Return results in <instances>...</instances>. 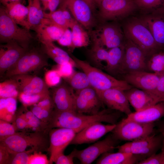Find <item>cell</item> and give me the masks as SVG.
<instances>
[{
	"label": "cell",
	"instance_id": "obj_1",
	"mask_svg": "<svg viewBox=\"0 0 164 164\" xmlns=\"http://www.w3.org/2000/svg\"><path fill=\"white\" fill-rule=\"evenodd\" d=\"M121 112L109 108L104 109L95 114H84L70 111H53L47 129L66 128L72 129L77 133L85 128L96 122H105L116 124L121 116Z\"/></svg>",
	"mask_w": 164,
	"mask_h": 164
},
{
	"label": "cell",
	"instance_id": "obj_2",
	"mask_svg": "<svg viewBox=\"0 0 164 164\" xmlns=\"http://www.w3.org/2000/svg\"><path fill=\"white\" fill-rule=\"evenodd\" d=\"M49 131H19L0 140V145L12 154L24 152H48L50 145Z\"/></svg>",
	"mask_w": 164,
	"mask_h": 164
},
{
	"label": "cell",
	"instance_id": "obj_3",
	"mask_svg": "<svg viewBox=\"0 0 164 164\" xmlns=\"http://www.w3.org/2000/svg\"><path fill=\"white\" fill-rule=\"evenodd\" d=\"M122 29L125 37L138 46L148 57L161 50L149 30L138 17H132L127 19Z\"/></svg>",
	"mask_w": 164,
	"mask_h": 164
},
{
	"label": "cell",
	"instance_id": "obj_4",
	"mask_svg": "<svg viewBox=\"0 0 164 164\" xmlns=\"http://www.w3.org/2000/svg\"><path fill=\"white\" fill-rule=\"evenodd\" d=\"M72 58L77 67L81 69L87 75L91 87L96 92L113 88H119L125 91L133 87L123 80H118L91 65L87 62L74 56Z\"/></svg>",
	"mask_w": 164,
	"mask_h": 164
},
{
	"label": "cell",
	"instance_id": "obj_5",
	"mask_svg": "<svg viewBox=\"0 0 164 164\" xmlns=\"http://www.w3.org/2000/svg\"><path fill=\"white\" fill-rule=\"evenodd\" d=\"M8 14L5 8H0V41L2 43H16L28 50L33 37L29 30L18 26Z\"/></svg>",
	"mask_w": 164,
	"mask_h": 164
},
{
	"label": "cell",
	"instance_id": "obj_6",
	"mask_svg": "<svg viewBox=\"0 0 164 164\" xmlns=\"http://www.w3.org/2000/svg\"><path fill=\"white\" fill-rule=\"evenodd\" d=\"M155 122L144 123L123 119L111 131L119 140L133 141L145 138L154 133Z\"/></svg>",
	"mask_w": 164,
	"mask_h": 164
},
{
	"label": "cell",
	"instance_id": "obj_7",
	"mask_svg": "<svg viewBox=\"0 0 164 164\" xmlns=\"http://www.w3.org/2000/svg\"><path fill=\"white\" fill-rule=\"evenodd\" d=\"M159 134L156 135L154 133L142 139L118 146L116 148L119 152L139 155L144 159L156 153L161 148L163 137Z\"/></svg>",
	"mask_w": 164,
	"mask_h": 164
},
{
	"label": "cell",
	"instance_id": "obj_8",
	"mask_svg": "<svg viewBox=\"0 0 164 164\" xmlns=\"http://www.w3.org/2000/svg\"><path fill=\"white\" fill-rule=\"evenodd\" d=\"M99 6V16L105 21L122 20L138 9L133 0H103Z\"/></svg>",
	"mask_w": 164,
	"mask_h": 164
},
{
	"label": "cell",
	"instance_id": "obj_9",
	"mask_svg": "<svg viewBox=\"0 0 164 164\" xmlns=\"http://www.w3.org/2000/svg\"><path fill=\"white\" fill-rule=\"evenodd\" d=\"M45 54L36 50H27L18 62L4 73L9 78L14 76L28 73L48 65Z\"/></svg>",
	"mask_w": 164,
	"mask_h": 164
},
{
	"label": "cell",
	"instance_id": "obj_10",
	"mask_svg": "<svg viewBox=\"0 0 164 164\" xmlns=\"http://www.w3.org/2000/svg\"><path fill=\"white\" fill-rule=\"evenodd\" d=\"M125 53L120 74L135 71H147L148 57L137 45L125 38Z\"/></svg>",
	"mask_w": 164,
	"mask_h": 164
},
{
	"label": "cell",
	"instance_id": "obj_11",
	"mask_svg": "<svg viewBox=\"0 0 164 164\" xmlns=\"http://www.w3.org/2000/svg\"><path fill=\"white\" fill-rule=\"evenodd\" d=\"M119 141L112 134L109 135L84 149H74V157L79 159L81 164H91L103 154L112 152L116 148Z\"/></svg>",
	"mask_w": 164,
	"mask_h": 164
},
{
	"label": "cell",
	"instance_id": "obj_12",
	"mask_svg": "<svg viewBox=\"0 0 164 164\" xmlns=\"http://www.w3.org/2000/svg\"><path fill=\"white\" fill-rule=\"evenodd\" d=\"M77 133L74 130L66 128H54L49 130L48 152L50 155V164H53L60 155L63 153Z\"/></svg>",
	"mask_w": 164,
	"mask_h": 164
},
{
	"label": "cell",
	"instance_id": "obj_13",
	"mask_svg": "<svg viewBox=\"0 0 164 164\" xmlns=\"http://www.w3.org/2000/svg\"><path fill=\"white\" fill-rule=\"evenodd\" d=\"M75 102L77 112L89 114L98 113L103 104L96 90L92 87L76 91Z\"/></svg>",
	"mask_w": 164,
	"mask_h": 164
},
{
	"label": "cell",
	"instance_id": "obj_14",
	"mask_svg": "<svg viewBox=\"0 0 164 164\" xmlns=\"http://www.w3.org/2000/svg\"><path fill=\"white\" fill-rule=\"evenodd\" d=\"M60 4L65 6L73 17L84 28L91 29L94 26L93 10L83 0H62Z\"/></svg>",
	"mask_w": 164,
	"mask_h": 164
},
{
	"label": "cell",
	"instance_id": "obj_15",
	"mask_svg": "<svg viewBox=\"0 0 164 164\" xmlns=\"http://www.w3.org/2000/svg\"><path fill=\"white\" fill-rule=\"evenodd\" d=\"M96 92L103 103L108 108L119 111L127 115L132 112L124 90L113 88Z\"/></svg>",
	"mask_w": 164,
	"mask_h": 164
},
{
	"label": "cell",
	"instance_id": "obj_16",
	"mask_svg": "<svg viewBox=\"0 0 164 164\" xmlns=\"http://www.w3.org/2000/svg\"><path fill=\"white\" fill-rule=\"evenodd\" d=\"M96 122L76 134L70 144L80 145L94 142L107 133L111 132L116 124L104 125Z\"/></svg>",
	"mask_w": 164,
	"mask_h": 164
},
{
	"label": "cell",
	"instance_id": "obj_17",
	"mask_svg": "<svg viewBox=\"0 0 164 164\" xmlns=\"http://www.w3.org/2000/svg\"><path fill=\"white\" fill-rule=\"evenodd\" d=\"M98 30L95 38L107 49L119 46L125 42V38L123 29L118 24L106 23L102 25Z\"/></svg>",
	"mask_w": 164,
	"mask_h": 164
},
{
	"label": "cell",
	"instance_id": "obj_18",
	"mask_svg": "<svg viewBox=\"0 0 164 164\" xmlns=\"http://www.w3.org/2000/svg\"><path fill=\"white\" fill-rule=\"evenodd\" d=\"M123 80L133 87L140 89L153 92L156 89L160 75L146 71H135L122 76Z\"/></svg>",
	"mask_w": 164,
	"mask_h": 164
},
{
	"label": "cell",
	"instance_id": "obj_19",
	"mask_svg": "<svg viewBox=\"0 0 164 164\" xmlns=\"http://www.w3.org/2000/svg\"><path fill=\"white\" fill-rule=\"evenodd\" d=\"M138 18L149 30L160 50H164V12L143 13Z\"/></svg>",
	"mask_w": 164,
	"mask_h": 164
},
{
	"label": "cell",
	"instance_id": "obj_20",
	"mask_svg": "<svg viewBox=\"0 0 164 164\" xmlns=\"http://www.w3.org/2000/svg\"><path fill=\"white\" fill-rule=\"evenodd\" d=\"M10 77L17 83L19 93L28 95L50 94L44 80L39 77L26 73Z\"/></svg>",
	"mask_w": 164,
	"mask_h": 164
},
{
	"label": "cell",
	"instance_id": "obj_21",
	"mask_svg": "<svg viewBox=\"0 0 164 164\" xmlns=\"http://www.w3.org/2000/svg\"><path fill=\"white\" fill-rule=\"evenodd\" d=\"M129 104L135 111H139L163 101L152 91L133 87L124 91Z\"/></svg>",
	"mask_w": 164,
	"mask_h": 164
},
{
	"label": "cell",
	"instance_id": "obj_22",
	"mask_svg": "<svg viewBox=\"0 0 164 164\" xmlns=\"http://www.w3.org/2000/svg\"><path fill=\"white\" fill-rule=\"evenodd\" d=\"M26 50L16 43H4L0 46V73L2 76L13 66Z\"/></svg>",
	"mask_w": 164,
	"mask_h": 164
},
{
	"label": "cell",
	"instance_id": "obj_23",
	"mask_svg": "<svg viewBox=\"0 0 164 164\" xmlns=\"http://www.w3.org/2000/svg\"><path fill=\"white\" fill-rule=\"evenodd\" d=\"M73 89L64 84H60L54 88L50 95L55 109L76 112L75 92Z\"/></svg>",
	"mask_w": 164,
	"mask_h": 164
},
{
	"label": "cell",
	"instance_id": "obj_24",
	"mask_svg": "<svg viewBox=\"0 0 164 164\" xmlns=\"http://www.w3.org/2000/svg\"><path fill=\"white\" fill-rule=\"evenodd\" d=\"M123 119L144 123L155 122L164 117V101L139 111L132 112Z\"/></svg>",
	"mask_w": 164,
	"mask_h": 164
},
{
	"label": "cell",
	"instance_id": "obj_25",
	"mask_svg": "<svg viewBox=\"0 0 164 164\" xmlns=\"http://www.w3.org/2000/svg\"><path fill=\"white\" fill-rule=\"evenodd\" d=\"M97 160V164H138L143 159L141 156L131 153L118 151L116 153L107 152L102 154Z\"/></svg>",
	"mask_w": 164,
	"mask_h": 164
},
{
	"label": "cell",
	"instance_id": "obj_26",
	"mask_svg": "<svg viewBox=\"0 0 164 164\" xmlns=\"http://www.w3.org/2000/svg\"><path fill=\"white\" fill-rule=\"evenodd\" d=\"M124 53V43L121 45L110 49L108 50L106 64L104 68L109 74L111 75L120 74Z\"/></svg>",
	"mask_w": 164,
	"mask_h": 164
},
{
	"label": "cell",
	"instance_id": "obj_27",
	"mask_svg": "<svg viewBox=\"0 0 164 164\" xmlns=\"http://www.w3.org/2000/svg\"><path fill=\"white\" fill-rule=\"evenodd\" d=\"M44 53L53 60L57 64L61 65L69 63L74 67L77 66L73 59L65 51L56 46L52 42H41Z\"/></svg>",
	"mask_w": 164,
	"mask_h": 164
},
{
	"label": "cell",
	"instance_id": "obj_28",
	"mask_svg": "<svg viewBox=\"0 0 164 164\" xmlns=\"http://www.w3.org/2000/svg\"><path fill=\"white\" fill-rule=\"evenodd\" d=\"M5 7L8 14L17 24L30 30L28 22L27 6L20 2H16L9 4Z\"/></svg>",
	"mask_w": 164,
	"mask_h": 164
},
{
	"label": "cell",
	"instance_id": "obj_29",
	"mask_svg": "<svg viewBox=\"0 0 164 164\" xmlns=\"http://www.w3.org/2000/svg\"><path fill=\"white\" fill-rule=\"evenodd\" d=\"M65 29H63L51 23H42L34 30L40 42L57 41L63 34Z\"/></svg>",
	"mask_w": 164,
	"mask_h": 164
},
{
	"label": "cell",
	"instance_id": "obj_30",
	"mask_svg": "<svg viewBox=\"0 0 164 164\" xmlns=\"http://www.w3.org/2000/svg\"><path fill=\"white\" fill-rule=\"evenodd\" d=\"M75 19L70 29L71 31L72 43L70 49L71 51L76 48L86 47L90 43V39L87 32Z\"/></svg>",
	"mask_w": 164,
	"mask_h": 164
},
{
	"label": "cell",
	"instance_id": "obj_31",
	"mask_svg": "<svg viewBox=\"0 0 164 164\" xmlns=\"http://www.w3.org/2000/svg\"><path fill=\"white\" fill-rule=\"evenodd\" d=\"M28 22L30 29L34 30L43 22L44 11L39 0H28Z\"/></svg>",
	"mask_w": 164,
	"mask_h": 164
},
{
	"label": "cell",
	"instance_id": "obj_32",
	"mask_svg": "<svg viewBox=\"0 0 164 164\" xmlns=\"http://www.w3.org/2000/svg\"><path fill=\"white\" fill-rule=\"evenodd\" d=\"M23 105L20 109L23 113L27 124L28 132H38L48 130V124L37 118L27 108Z\"/></svg>",
	"mask_w": 164,
	"mask_h": 164
},
{
	"label": "cell",
	"instance_id": "obj_33",
	"mask_svg": "<svg viewBox=\"0 0 164 164\" xmlns=\"http://www.w3.org/2000/svg\"><path fill=\"white\" fill-rule=\"evenodd\" d=\"M64 79L75 91L91 87L87 75L83 71H73L70 76Z\"/></svg>",
	"mask_w": 164,
	"mask_h": 164
},
{
	"label": "cell",
	"instance_id": "obj_34",
	"mask_svg": "<svg viewBox=\"0 0 164 164\" xmlns=\"http://www.w3.org/2000/svg\"><path fill=\"white\" fill-rule=\"evenodd\" d=\"M147 71L155 73L159 75L164 73V50L152 54L148 58Z\"/></svg>",
	"mask_w": 164,
	"mask_h": 164
},
{
	"label": "cell",
	"instance_id": "obj_35",
	"mask_svg": "<svg viewBox=\"0 0 164 164\" xmlns=\"http://www.w3.org/2000/svg\"><path fill=\"white\" fill-rule=\"evenodd\" d=\"M143 13L164 12V0H133Z\"/></svg>",
	"mask_w": 164,
	"mask_h": 164
},
{
	"label": "cell",
	"instance_id": "obj_36",
	"mask_svg": "<svg viewBox=\"0 0 164 164\" xmlns=\"http://www.w3.org/2000/svg\"><path fill=\"white\" fill-rule=\"evenodd\" d=\"M8 78L0 83V98L18 97L19 92L17 83L13 78Z\"/></svg>",
	"mask_w": 164,
	"mask_h": 164
},
{
	"label": "cell",
	"instance_id": "obj_37",
	"mask_svg": "<svg viewBox=\"0 0 164 164\" xmlns=\"http://www.w3.org/2000/svg\"><path fill=\"white\" fill-rule=\"evenodd\" d=\"M91 59L96 64L101 65V63L106 62L108 55V50L100 43L95 38L93 45L90 50Z\"/></svg>",
	"mask_w": 164,
	"mask_h": 164
},
{
	"label": "cell",
	"instance_id": "obj_38",
	"mask_svg": "<svg viewBox=\"0 0 164 164\" xmlns=\"http://www.w3.org/2000/svg\"><path fill=\"white\" fill-rule=\"evenodd\" d=\"M44 18L48 19L50 23L63 29L70 28V26L65 18L60 8L56 11L49 13L44 12Z\"/></svg>",
	"mask_w": 164,
	"mask_h": 164
},
{
	"label": "cell",
	"instance_id": "obj_39",
	"mask_svg": "<svg viewBox=\"0 0 164 164\" xmlns=\"http://www.w3.org/2000/svg\"><path fill=\"white\" fill-rule=\"evenodd\" d=\"M17 109L16 98L12 97L0 98V118L3 120L8 114H15Z\"/></svg>",
	"mask_w": 164,
	"mask_h": 164
},
{
	"label": "cell",
	"instance_id": "obj_40",
	"mask_svg": "<svg viewBox=\"0 0 164 164\" xmlns=\"http://www.w3.org/2000/svg\"><path fill=\"white\" fill-rule=\"evenodd\" d=\"M50 96V94L28 95L19 93L18 97L23 106L28 107L37 103Z\"/></svg>",
	"mask_w": 164,
	"mask_h": 164
},
{
	"label": "cell",
	"instance_id": "obj_41",
	"mask_svg": "<svg viewBox=\"0 0 164 164\" xmlns=\"http://www.w3.org/2000/svg\"><path fill=\"white\" fill-rule=\"evenodd\" d=\"M30 110L42 121L48 124L52 112L54 109L42 107L36 104L31 106Z\"/></svg>",
	"mask_w": 164,
	"mask_h": 164
},
{
	"label": "cell",
	"instance_id": "obj_42",
	"mask_svg": "<svg viewBox=\"0 0 164 164\" xmlns=\"http://www.w3.org/2000/svg\"><path fill=\"white\" fill-rule=\"evenodd\" d=\"M17 132L27 131V124L24 115L20 108L15 114L12 123Z\"/></svg>",
	"mask_w": 164,
	"mask_h": 164
},
{
	"label": "cell",
	"instance_id": "obj_43",
	"mask_svg": "<svg viewBox=\"0 0 164 164\" xmlns=\"http://www.w3.org/2000/svg\"><path fill=\"white\" fill-rule=\"evenodd\" d=\"M138 164H164V139L161 148V152L154 153L141 161Z\"/></svg>",
	"mask_w": 164,
	"mask_h": 164
},
{
	"label": "cell",
	"instance_id": "obj_44",
	"mask_svg": "<svg viewBox=\"0 0 164 164\" xmlns=\"http://www.w3.org/2000/svg\"><path fill=\"white\" fill-rule=\"evenodd\" d=\"M33 153L28 151L12 154L8 164H28L30 155Z\"/></svg>",
	"mask_w": 164,
	"mask_h": 164
},
{
	"label": "cell",
	"instance_id": "obj_45",
	"mask_svg": "<svg viewBox=\"0 0 164 164\" xmlns=\"http://www.w3.org/2000/svg\"><path fill=\"white\" fill-rule=\"evenodd\" d=\"M16 132L12 124L0 119V140L14 134Z\"/></svg>",
	"mask_w": 164,
	"mask_h": 164
},
{
	"label": "cell",
	"instance_id": "obj_46",
	"mask_svg": "<svg viewBox=\"0 0 164 164\" xmlns=\"http://www.w3.org/2000/svg\"><path fill=\"white\" fill-rule=\"evenodd\" d=\"M61 77L57 70H50L45 73L44 80L47 86H54L60 83Z\"/></svg>",
	"mask_w": 164,
	"mask_h": 164
},
{
	"label": "cell",
	"instance_id": "obj_47",
	"mask_svg": "<svg viewBox=\"0 0 164 164\" xmlns=\"http://www.w3.org/2000/svg\"><path fill=\"white\" fill-rule=\"evenodd\" d=\"M41 152H35L30 155L28 164H50L47 156Z\"/></svg>",
	"mask_w": 164,
	"mask_h": 164
},
{
	"label": "cell",
	"instance_id": "obj_48",
	"mask_svg": "<svg viewBox=\"0 0 164 164\" xmlns=\"http://www.w3.org/2000/svg\"><path fill=\"white\" fill-rule=\"evenodd\" d=\"M57 42L60 45L67 47L70 49L72 43V36L70 29L69 28L65 29L63 34Z\"/></svg>",
	"mask_w": 164,
	"mask_h": 164
},
{
	"label": "cell",
	"instance_id": "obj_49",
	"mask_svg": "<svg viewBox=\"0 0 164 164\" xmlns=\"http://www.w3.org/2000/svg\"><path fill=\"white\" fill-rule=\"evenodd\" d=\"M56 70H57L61 77L65 78L70 76L73 71L74 67L69 63L63 64L59 65Z\"/></svg>",
	"mask_w": 164,
	"mask_h": 164
},
{
	"label": "cell",
	"instance_id": "obj_50",
	"mask_svg": "<svg viewBox=\"0 0 164 164\" xmlns=\"http://www.w3.org/2000/svg\"><path fill=\"white\" fill-rule=\"evenodd\" d=\"M42 3L43 11L48 10L49 12L56 11L60 6L62 0H39Z\"/></svg>",
	"mask_w": 164,
	"mask_h": 164
},
{
	"label": "cell",
	"instance_id": "obj_51",
	"mask_svg": "<svg viewBox=\"0 0 164 164\" xmlns=\"http://www.w3.org/2000/svg\"><path fill=\"white\" fill-rule=\"evenodd\" d=\"M74 158V153L72 151L67 155H65L64 153L60 154L56 158L54 162L56 164H73Z\"/></svg>",
	"mask_w": 164,
	"mask_h": 164
},
{
	"label": "cell",
	"instance_id": "obj_52",
	"mask_svg": "<svg viewBox=\"0 0 164 164\" xmlns=\"http://www.w3.org/2000/svg\"><path fill=\"white\" fill-rule=\"evenodd\" d=\"M152 92L164 101V73L160 75L157 86Z\"/></svg>",
	"mask_w": 164,
	"mask_h": 164
},
{
	"label": "cell",
	"instance_id": "obj_53",
	"mask_svg": "<svg viewBox=\"0 0 164 164\" xmlns=\"http://www.w3.org/2000/svg\"><path fill=\"white\" fill-rule=\"evenodd\" d=\"M12 154L5 147L0 145V164H8Z\"/></svg>",
	"mask_w": 164,
	"mask_h": 164
},
{
	"label": "cell",
	"instance_id": "obj_54",
	"mask_svg": "<svg viewBox=\"0 0 164 164\" xmlns=\"http://www.w3.org/2000/svg\"><path fill=\"white\" fill-rule=\"evenodd\" d=\"M157 121L155 125L157 127L158 131L162 134L164 139V119Z\"/></svg>",
	"mask_w": 164,
	"mask_h": 164
},
{
	"label": "cell",
	"instance_id": "obj_55",
	"mask_svg": "<svg viewBox=\"0 0 164 164\" xmlns=\"http://www.w3.org/2000/svg\"><path fill=\"white\" fill-rule=\"evenodd\" d=\"M0 2L3 6H5L10 3L19 2L24 4L26 2V0H0Z\"/></svg>",
	"mask_w": 164,
	"mask_h": 164
},
{
	"label": "cell",
	"instance_id": "obj_56",
	"mask_svg": "<svg viewBox=\"0 0 164 164\" xmlns=\"http://www.w3.org/2000/svg\"><path fill=\"white\" fill-rule=\"evenodd\" d=\"M86 2L91 7L92 9L94 10L96 6L93 0H83Z\"/></svg>",
	"mask_w": 164,
	"mask_h": 164
},
{
	"label": "cell",
	"instance_id": "obj_57",
	"mask_svg": "<svg viewBox=\"0 0 164 164\" xmlns=\"http://www.w3.org/2000/svg\"><path fill=\"white\" fill-rule=\"evenodd\" d=\"M103 0H93L96 5H97L99 6Z\"/></svg>",
	"mask_w": 164,
	"mask_h": 164
}]
</instances>
